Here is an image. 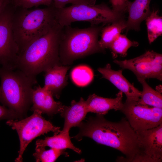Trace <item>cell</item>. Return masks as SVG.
<instances>
[{
	"instance_id": "5bb4252c",
	"label": "cell",
	"mask_w": 162,
	"mask_h": 162,
	"mask_svg": "<svg viewBox=\"0 0 162 162\" xmlns=\"http://www.w3.org/2000/svg\"><path fill=\"white\" fill-rule=\"evenodd\" d=\"M122 98L123 93L120 91L114 98H103L94 94L90 95L86 100L87 112L104 115L111 110L120 111L123 105Z\"/></svg>"
},
{
	"instance_id": "7402d4cb",
	"label": "cell",
	"mask_w": 162,
	"mask_h": 162,
	"mask_svg": "<svg viewBox=\"0 0 162 162\" xmlns=\"http://www.w3.org/2000/svg\"><path fill=\"white\" fill-rule=\"evenodd\" d=\"M139 44L137 42L131 41L125 35L120 34L111 44L109 49L111 50L113 58L118 55L124 57L127 56L129 48L132 46L137 47Z\"/></svg>"
},
{
	"instance_id": "7c38bea8",
	"label": "cell",
	"mask_w": 162,
	"mask_h": 162,
	"mask_svg": "<svg viewBox=\"0 0 162 162\" xmlns=\"http://www.w3.org/2000/svg\"><path fill=\"white\" fill-rule=\"evenodd\" d=\"M98 71L102 75V78L111 82L117 88L126 95V100L138 101L141 92L139 90L130 83L123 76L122 70L116 71L112 69L110 64H107L103 68H100Z\"/></svg>"
},
{
	"instance_id": "603a6c76",
	"label": "cell",
	"mask_w": 162,
	"mask_h": 162,
	"mask_svg": "<svg viewBox=\"0 0 162 162\" xmlns=\"http://www.w3.org/2000/svg\"><path fill=\"white\" fill-rule=\"evenodd\" d=\"M70 76L72 81L76 85L84 86L89 84L94 77L91 68L86 65H80L75 67L72 70Z\"/></svg>"
},
{
	"instance_id": "ac0fdd59",
	"label": "cell",
	"mask_w": 162,
	"mask_h": 162,
	"mask_svg": "<svg viewBox=\"0 0 162 162\" xmlns=\"http://www.w3.org/2000/svg\"><path fill=\"white\" fill-rule=\"evenodd\" d=\"M36 146H48L52 148L64 150L70 149L76 153L80 154L81 150L76 147L72 143L69 132L61 131L58 134L50 137H46L44 139L37 140L36 142Z\"/></svg>"
},
{
	"instance_id": "8992f818",
	"label": "cell",
	"mask_w": 162,
	"mask_h": 162,
	"mask_svg": "<svg viewBox=\"0 0 162 162\" xmlns=\"http://www.w3.org/2000/svg\"><path fill=\"white\" fill-rule=\"evenodd\" d=\"M123 18L124 14L115 12L104 3L96 5H72L67 7L56 8V19L58 23L62 27L77 21L88 22L92 26L105 24Z\"/></svg>"
},
{
	"instance_id": "83f0119b",
	"label": "cell",
	"mask_w": 162,
	"mask_h": 162,
	"mask_svg": "<svg viewBox=\"0 0 162 162\" xmlns=\"http://www.w3.org/2000/svg\"><path fill=\"white\" fill-rule=\"evenodd\" d=\"M20 118L15 112L5 106L0 105V121L2 120L15 119Z\"/></svg>"
},
{
	"instance_id": "8fae6325",
	"label": "cell",
	"mask_w": 162,
	"mask_h": 162,
	"mask_svg": "<svg viewBox=\"0 0 162 162\" xmlns=\"http://www.w3.org/2000/svg\"><path fill=\"white\" fill-rule=\"evenodd\" d=\"M136 132L141 145L142 162H161L162 123L150 129Z\"/></svg>"
},
{
	"instance_id": "7a4b0ae2",
	"label": "cell",
	"mask_w": 162,
	"mask_h": 162,
	"mask_svg": "<svg viewBox=\"0 0 162 162\" xmlns=\"http://www.w3.org/2000/svg\"><path fill=\"white\" fill-rule=\"evenodd\" d=\"M63 27L58 23L47 33L35 40L19 54L15 68L37 81V75L56 65H62L59 44Z\"/></svg>"
},
{
	"instance_id": "9a60e30c",
	"label": "cell",
	"mask_w": 162,
	"mask_h": 162,
	"mask_svg": "<svg viewBox=\"0 0 162 162\" xmlns=\"http://www.w3.org/2000/svg\"><path fill=\"white\" fill-rule=\"evenodd\" d=\"M70 67L68 65H56L45 72L44 87L57 98H59L62 90L68 84L66 74Z\"/></svg>"
},
{
	"instance_id": "4316f807",
	"label": "cell",
	"mask_w": 162,
	"mask_h": 162,
	"mask_svg": "<svg viewBox=\"0 0 162 162\" xmlns=\"http://www.w3.org/2000/svg\"><path fill=\"white\" fill-rule=\"evenodd\" d=\"M111 4L112 9L115 12L124 14L127 12L128 0H110Z\"/></svg>"
},
{
	"instance_id": "ffe728a7",
	"label": "cell",
	"mask_w": 162,
	"mask_h": 162,
	"mask_svg": "<svg viewBox=\"0 0 162 162\" xmlns=\"http://www.w3.org/2000/svg\"><path fill=\"white\" fill-rule=\"evenodd\" d=\"M138 80L143 87L138 103L142 105L162 108V95L161 93L153 89L146 82L145 80Z\"/></svg>"
},
{
	"instance_id": "e0dca14e",
	"label": "cell",
	"mask_w": 162,
	"mask_h": 162,
	"mask_svg": "<svg viewBox=\"0 0 162 162\" xmlns=\"http://www.w3.org/2000/svg\"><path fill=\"white\" fill-rule=\"evenodd\" d=\"M87 113L86 100L82 98L78 102L72 100L70 106H64L60 113L64 119V127L62 131L69 132L71 128L78 127L85 118Z\"/></svg>"
},
{
	"instance_id": "2e32d148",
	"label": "cell",
	"mask_w": 162,
	"mask_h": 162,
	"mask_svg": "<svg viewBox=\"0 0 162 162\" xmlns=\"http://www.w3.org/2000/svg\"><path fill=\"white\" fill-rule=\"evenodd\" d=\"M151 0H134L129 1L127 9L128 13L126 21L127 32L130 30L139 31L141 22L150 14V4Z\"/></svg>"
},
{
	"instance_id": "4fadbf2b",
	"label": "cell",
	"mask_w": 162,
	"mask_h": 162,
	"mask_svg": "<svg viewBox=\"0 0 162 162\" xmlns=\"http://www.w3.org/2000/svg\"><path fill=\"white\" fill-rule=\"evenodd\" d=\"M52 92L44 87L40 86L33 89L32 96V106L30 110H38L42 114L52 116L60 113L64 105L59 101H55Z\"/></svg>"
},
{
	"instance_id": "6da1fadb",
	"label": "cell",
	"mask_w": 162,
	"mask_h": 162,
	"mask_svg": "<svg viewBox=\"0 0 162 162\" xmlns=\"http://www.w3.org/2000/svg\"><path fill=\"white\" fill-rule=\"evenodd\" d=\"M78 127L79 132L73 137L78 141L87 137L119 151L126 158L120 157L117 161L141 162L142 150L137 135L126 118L113 122L106 120L103 115L97 114Z\"/></svg>"
},
{
	"instance_id": "ba28073f",
	"label": "cell",
	"mask_w": 162,
	"mask_h": 162,
	"mask_svg": "<svg viewBox=\"0 0 162 162\" xmlns=\"http://www.w3.org/2000/svg\"><path fill=\"white\" fill-rule=\"evenodd\" d=\"M15 9L11 2L0 14V64L13 69L19 53L12 28Z\"/></svg>"
},
{
	"instance_id": "52a82bcc",
	"label": "cell",
	"mask_w": 162,
	"mask_h": 162,
	"mask_svg": "<svg viewBox=\"0 0 162 162\" xmlns=\"http://www.w3.org/2000/svg\"><path fill=\"white\" fill-rule=\"evenodd\" d=\"M33 112L31 116L20 120L10 119L6 122L7 125L16 131L19 137L20 148L15 162L22 161L23 155L26 147L35 138L50 131L54 134L61 131L60 127L54 126L42 116L41 111L36 110Z\"/></svg>"
},
{
	"instance_id": "cb8c5ba5",
	"label": "cell",
	"mask_w": 162,
	"mask_h": 162,
	"mask_svg": "<svg viewBox=\"0 0 162 162\" xmlns=\"http://www.w3.org/2000/svg\"><path fill=\"white\" fill-rule=\"evenodd\" d=\"M65 150L51 148L50 149L46 150L45 147L36 146L35 151L33 155L37 162H53L61 155H68L65 152Z\"/></svg>"
},
{
	"instance_id": "3957f363",
	"label": "cell",
	"mask_w": 162,
	"mask_h": 162,
	"mask_svg": "<svg viewBox=\"0 0 162 162\" xmlns=\"http://www.w3.org/2000/svg\"><path fill=\"white\" fill-rule=\"evenodd\" d=\"M56 12L52 4L46 8L33 10L15 7L12 28L19 53L57 23Z\"/></svg>"
},
{
	"instance_id": "277c9868",
	"label": "cell",
	"mask_w": 162,
	"mask_h": 162,
	"mask_svg": "<svg viewBox=\"0 0 162 162\" xmlns=\"http://www.w3.org/2000/svg\"><path fill=\"white\" fill-rule=\"evenodd\" d=\"M0 102L20 117L25 114L32 104V80L21 71L2 66L0 68Z\"/></svg>"
},
{
	"instance_id": "4dcf8cb0",
	"label": "cell",
	"mask_w": 162,
	"mask_h": 162,
	"mask_svg": "<svg viewBox=\"0 0 162 162\" xmlns=\"http://www.w3.org/2000/svg\"></svg>"
},
{
	"instance_id": "f546056e",
	"label": "cell",
	"mask_w": 162,
	"mask_h": 162,
	"mask_svg": "<svg viewBox=\"0 0 162 162\" xmlns=\"http://www.w3.org/2000/svg\"></svg>"
},
{
	"instance_id": "d4e9b609",
	"label": "cell",
	"mask_w": 162,
	"mask_h": 162,
	"mask_svg": "<svg viewBox=\"0 0 162 162\" xmlns=\"http://www.w3.org/2000/svg\"><path fill=\"white\" fill-rule=\"evenodd\" d=\"M11 2L15 7L29 9L41 5H51L52 0H12Z\"/></svg>"
},
{
	"instance_id": "44dd1931",
	"label": "cell",
	"mask_w": 162,
	"mask_h": 162,
	"mask_svg": "<svg viewBox=\"0 0 162 162\" xmlns=\"http://www.w3.org/2000/svg\"><path fill=\"white\" fill-rule=\"evenodd\" d=\"M148 38L152 44L162 33V18L159 15L158 10L153 9L146 19Z\"/></svg>"
},
{
	"instance_id": "9c48e42d",
	"label": "cell",
	"mask_w": 162,
	"mask_h": 162,
	"mask_svg": "<svg viewBox=\"0 0 162 162\" xmlns=\"http://www.w3.org/2000/svg\"><path fill=\"white\" fill-rule=\"evenodd\" d=\"M120 111L135 131L150 129L162 123V108L126 100Z\"/></svg>"
},
{
	"instance_id": "5b68a950",
	"label": "cell",
	"mask_w": 162,
	"mask_h": 162,
	"mask_svg": "<svg viewBox=\"0 0 162 162\" xmlns=\"http://www.w3.org/2000/svg\"><path fill=\"white\" fill-rule=\"evenodd\" d=\"M102 28L95 26L81 29L70 26L63 27L59 49L61 64H70L76 59L104 51L99 44L98 37Z\"/></svg>"
},
{
	"instance_id": "d6986e66",
	"label": "cell",
	"mask_w": 162,
	"mask_h": 162,
	"mask_svg": "<svg viewBox=\"0 0 162 162\" xmlns=\"http://www.w3.org/2000/svg\"><path fill=\"white\" fill-rule=\"evenodd\" d=\"M110 25L102 28L101 31V38L99 40L100 47L105 50L109 48L112 42L125 29L126 21L122 18L111 23Z\"/></svg>"
},
{
	"instance_id": "f1b7e54d",
	"label": "cell",
	"mask_w": 162,
	"mask_h": 162,
	"mask_svg": "<svg viewBox=\"0 0 162 162\" xmlns=\"http://www.w3.org/2000/svg\"><path fill=\"white\" fill-rule=\"evenodd\" d=\"M11 2V0H0V14Z\"/></svg>"
},
{
	"instance_id": "484cf974",
	"label": "cell",
	"mask_w": 162,
	"mask_h": 162,
	"mask_svg": "<svg viewBox=\"0 0 162 162\" xmlns=\"http://www.w3.org/2000/svg\"><path fill=\"white\" fill-rule=\"evenodd\" d=\"M96 0H52V4L56 8L64 7L66 4H71L72 5H94Z\"/></svg>"
},
{
	"instance_id": "30bf717a",
	"label": "cell",
	"mask_w": 162,
	"mask_h": 162,
	"mask_svg": "<svg viewBox=\"0 0 162 162\" xmlns=\"http://www.w3.org/2000/svg\"><path fill=\"white\" fill-rule=\"evenodd\" d=\"M113 62L123 69L131 71L138 80L155 78L162 80V55L153 51H148L134 58Z\"/></svg>"
}]
</instances>
